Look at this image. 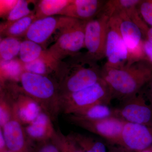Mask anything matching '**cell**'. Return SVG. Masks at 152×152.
Masks as SVG:
<instances>
[{
	"label": "cell",
	"instance_id": "cell-1",
	"mask_svg": "<svg viewBox=\"0 0 152 152\" xmlns=\"http://www.w3.org/2000/svg\"><path fill=\"white\" fill-rule=\"evenodd\" d=\"M102 79L107 85L112 100L120 102L138 94L152 79V68L142 61L120 68H101Z\"/></svg>",
	"mask_w": 152,
	"mask_h": 152
},
{
	"label": "cell",
	"instance_id": "cell-2",
	"mask_svg": "<svg viewBox=\"0 0 152 152\" xmlns=\"http://www.w3.org/2000/svg\"><path fill=\"white\" fill-rule=\"evenodd\" d=\"M19 81L22 91L34 101L53 121H56L61 113L58 80L50 76L24 72Z\"/></svg>",
	"mask_w": 152,
	"mask_h": 152
},
{
	"label": "cell",
	"instance_id": "cell-3",
	"mask_svg": "<svg viewBox=\"0 0 152 152\" xmlns=\"http://www.w3.org/2000/svg\"><path fill=\"white\" fill-rule=\"evenodd\" d=\"M72 58L67 63H61L57 79L60 95L84 89L102 78L101 68L97 63L86 61L80 54Z\"/></svg>",
	"mask_w": 152,
	"mask_h": 152
},
{
	"label": "cell",
	"instance_id": "cell-4",
	"mask_svg": "<svg viewBox=\"0 0 152 152\" xmlns=\"http://www.w3.org/2000/svg\"><path fill=\"white\" fill-rule=\"evenodd\" d=\"M87 22L64 16L62 23L57 30L54 43L46 49L52 56L61 61L67 56L79 55L85 47V31Z\"/></svg>",
	"mask_w": 152,
	"mask_h": 152
},
{
	"label": "cell",
	"instance_id": "cell-5",
	"mask_svg": "<svg viewBox=\"0 0 152 152\" xmlns=\"http://www.w3.org/2000/svg\"><path fill=\"white\" fill-rule=\"evenodd\" d=\"M60 97L61 113L65 115L75 113L95 104L108 105L112 101L109 87L102 78L91 86L60 95Z\"/></svg>",
	"mask_w": 152,
	"mask_h": 152
},
{
	"label": "cell",
	"instance_id": "cell-6",
	"mask_svg": "<svg viewBox=\"0 0 152 152\" xmlns=\"http://www.w3.org/2000/svg\"><path fill=\"white\" fill-rule=\"evenodd\" d=\"M110 17L101 13L87 21L85 27V47L87 52L83 55L85 60L94 63L105 57L107 33Z\"/></svg>",
	"mask_w": 152,
	"mask_h": 152
},
{
	"label": "cell",
	"instance_id": "cell-7",
	"mask_svg": "<svg viewBox=\"0 0 152 152\" xmlns=\"http://www.w3.org/2000/svg\"><path fill=\"white\" fill-rule=\"evenodd\" d=\"M68 121L104 139L109 145L120 146L123 128L126 122L116 117L88 120L66 115Z\"/></svg>",
	"mask_w": 152,
	"mask_h": 152
},
{
	"label": "cell",
	"instance_id": "cell-8",
	"mask_svg": "<svg viewBox=\"0 0 152 152\" xmlns=\"http://www.w3.org/2000/svg\"><path fill=\"white\" fill-rule=\"evenodd\" d=\"M114 117L126 122L152 127V107L147 102L142 90L121 102L113 108Z\"/></svg>",
	"mask_w": 152,
	"mask_h": 152
},
{
	"label": "cell",
	"instance_id": "cell-9",
	"mask_svg": "<svg viewBox=\"0 0 152 152\" xmlns=\"http://www.w3.org/2000/svg\"><path fill=\"white\" fill-rule=\"evenodd\" d=\"M128 49L120 33L116 17L110 18L105 48L107 62L104 66L107 67L120 68L126 64Z\"/></svg>",
	"mask_w": 152,
	"mask_h": 152
},
{
	"label": "cell",
	"instance_id": "cell-10",
	"mask_svg": "<svg viewBox=\"0 0 152 152\" xmlns=\"http://www.w3.org/2000/svg\"><path fill=\"white\" fill-rule=\"evenodd\" d=\"M3 135L9 151L12 152H31L34 143L29 138L25 126L18 115L16 104L13 114L2 128Z\"/></svg>",
	"mask_w": 152,
	"mask_h": 152
},
{
	"label": "cell",
	"instance_id": "cell-11",
	"mask_svg": "<svg viewBox=\"0 0 152 152\" xmlns=\"http://www.w3.org/2000/svg\"><path fill=\"white\" fill-rule=\"evenodd\" d=\"M152 145V127L126 122L119 146L128 152H139Z\"/></svg>",
	"mask_w": 152,
	"mask_h": 152
},
{
	"label": "cell",
	"instance_id": "cell-12",
	"mask_svg": "<svg viewBox=\"0 0 152 152\" xmlns=\"http://www.w3.org/2000/svg\"><path fill=\"white\" fill-rule=\"evenodd\" d=\"M105 2L102 0H71L59 15L88 21L101 14Z\"/></svg>",
	"mask_w": 152,
	"mask_h": 152
},
{
	"label": "cell",
	"instance_id": "cell-13",
	"mask_svg": "<svg viewBox=\"0 0 152 152\" xmlns=\"http://www.w3.org/2000/svg\"><path fill=\"white\" fill-rule=\"evenodd\" d=\"M63 18L64 17L60 16L36 19L25 36L26 39L33 41L42 46L59 28Z\"/></svg>",
	"mask_w": 152,
	"mask_h": 152
},
{
	"label": "cell",
	"instance_id": "cell-14",
	"mask_svg": "<svg viewBox=\"0 0 152 152\" xmlns=\"http://www.w3.org/2000/svg\"><path fill=\"white\" fill-rule=\"evenodd\" d=\"M113 16L116 17L118 19L120 33L127 48L128 52L141 46L143 41L142 37L143 35L137 24L125 13H121Z\"/></svg>",
	"mask_w": 152,
	"mask_h": 152
},
{
	"label": "cell",
	"instance_id": "cell-15",
	"mask_svg": "<svg viewBox=\"0 0 152 152\" xmlns=\"http://www.w3.org/2000/svg\"><path fill=\"white\" fill-rule=\"evenodd\" d=\"M25 129L29 138L34 143L52 139L56 130L51 119L43 112L32 122L26 125Z\"/></svg>",
	"mask_w": 152,
	"mask_h": 152
},
{
	"label": "cell",
	"instance_id": "cell-16",
	"mask_svg": "<svg viewBox=\"0 0 152 152\" xmlns=\"http://www.w3.org/2000/svg\"><path fill=\"white\" fill-rule=\"evenodd\" d=\"M61 62L52 56L46 49L39 58L23 64L24 70V72L42 75L50 76L53 74L57 79Z\"/></svg>",
	"mask_w": 152,
	"mask_h": 152
},
{
	"label": "cell",
	"instance_id": "cell-17",
	"mask_svg": "<svg viewBox=\"0 0 152 152\" xmlns=\"http://www.w3.org/2000/svg\"><path fill=\"white\" fill-rule=\"evenodd\" d=\"M19 88L16 99L17 112L22 124L27 125L32 122L42 111L34 101L22 91L20 87Z\"/></svg>",
	"mask_w": 152,
	"mask_h": 152
},
{
	"label": "cell",
	"instance_id": "cell-18",
	"mask_svg": "<svg viewBox=\"0 0 152 152\" xmlns=\"http://www.w3.org/2000/svg\"><path fill=\"white\" fill-rule=\"evenodd\" d=\"M140 0H109L106 1L102 13L110 18L121 13H125L132 20L139 15L137 6Z\"/></svg>",
	"mask_w": 152,
	"mask_h": 152
},
{
	"label": "cell",
	"instance_id": "cell-19",
	"mask_svg": "<svg viewBox=\"0 0 152 152\" xmlns=\"http://www.w3.org/2000/svg\"><path fill=\"white\" fill-rule=\"evenodd\" d=\"M36 20L35 12L12 23H3L0 26L1 35L20 38L25 37L33 22Z\"/></svg>",
	"mask_w": 152,
	"mask_h": 152
},
{
	"label": "cell",
	"instance_id": "cell-20",
	"mask_svg": "<svg viewBox=\"0 0 152 152\" xmlns=\"http://www.w3.org/2000/svg\"><path fill=\"white\" fill-rule=\"evenodd\" d=\"M71 0H41L38 1L34 9L36 19L59 15Z\"/></svg>",
	"mask_w": 152,
	"mask_h": 152
},
{
	"label": "cell",
	"instance_id": "cell-21",
	"mask_svg": "<svg viewBox=\"0 0 152 152\" xmlns=\"http://www.w3.org/2000/svg\"><path fill=\"white\" fill-rule=\"evenodd\" d=\"M68 135L73 139L83 152H108L105 144L99 139L75 132Z\"/></svg>",
	"mask_w": 152,
	"mask_h": 152
},
{
	"label": "cell",
	"instance_id": "cell-22",
	"mask_svg": "<svg viewBox=\"0 0 152 152\" xmlns=\"http://www.w3.org/2000/svg\"><path fill=\"white\" fill-rule=\"evenodd\" d=\"M71 115L78 118L88 120L102 119L114 117L113 108L103 103L95 104Z\"/></svg>",
	"mask_w": 152,
	"mask_h": 152
},
{
	"label": "cell",
	"instance_id": "cell-23",
	"mask_svg": "<svg viewBox=\"0 0 152 152\" xmlns=\"http://www.w3.org/2000/svg\"><path fill=\"white\" fill-rule=\"evenodd\" d=\"M1 83L7 81L16 82L20 80L24 72L23 64L18 59L11 61H1Z\"/></svg>",
	"mask_w": 152,
	"mask_h": 152
},
{
	"label": "cell",
	"instance_id": "cell-24",
	"mask_svg": "<svg viewBox=\"0 0 152 152\" xmlns=\"http://www.w3.org/2000/svg\"><path fill=\"white\" fill-rule=\"evenodd\" d=\"M45 50L35 42L25 39L21 43L19 59L23 64L31 62L42 56Z\"/></svg>",
	"mask_w": 152,
	"mask_h": 152
},
{
	"label": "cell",
	"instance_id": "cell-25",
	"mask_svg": "<svg viewBox=\"0 0 152 152\" xmlns=\"http://www.w3.org/2000/svg\"><path fill=\"white\" fill-rule=\"evenodd\" d=\"M22 41L18 38L6 37L0 42L1 61H11L19 55Z\"/></svg>",
	"mask_w": 152,
	"mask_h": 152
},
{
	"label": "cell",
	"instance_id": "cell-26",
	"mask_svg": "<svg viewBox=\"0 0 152 152\" xmlns=\"http://www.w3.org/2000/svg\"><path fill=\"white\" fill-rule=\"evenodd\" d=\"M52 139L61 152H83L73 139L64 134L59 129L55 131Z\"/></svg>",
	"mask_w": 152,
	"mask_h": 152
},
{
	"label": "cell",
	"instance_id": "cell-27",
	"mask_svg": "<svg viewBox=\"0 0 152 152\" xmlns=\"http://www.w3.org/2000/svg\"><path fill=\"white\" fill-rule=\"evenodd\" d=\"M32 1L18 0L16 5L6 18V21L4 23H8L15 21L33 13L34 11H31L29 8L30 3Z\"/></svg>",
	"mask_w": 152,
	"mask_h": 152
},
{
	"label": "cell",
	"instance_id": "cell-28",
	"mask_svg": "<svg viewBox=\"0 0 152 152\" xmlns=\"http://www.w3.org/2000/svg\"><path fill=\"white\" fill-rule=\"evenodd\" d=\"M137 10L143 20L152 28V1L141 0Z\"/></svg>",
	"mask_w": 152,
	"mask_h": 152
},
{
	"label": "cell",
	"instance_id": "cell-29",
	"mask_svg": "<svg viewBox=\"0 0 152 152\" xmlns=\"http://www.w3.org/2000/svg\"><path fill=\"white\" fill-rule=\"evenodd\" d=\"M31 152H61L52 139L34 143Z\"/></svg>",
	"mask_w": 152,
	"mask_h": 152
},
{
	"label": "cell",
	"instance_id": "cell-30",
	"mask_svg": "<svg viewBox=\"0 0 152 152\" xmlns=\"http://www.w3.org/2000/svg\"><path fill=\"white\" fill-rule=\"evenodd\" d=\"M18 1H8V0H1L0 5H1V17L2 18L7 17L11 11L15 7Z\"/></svg>",
	"mask_w": 152,
	"mask_h": 152
},
{
	"label": "cell",
	"instance_id": "cell-31",
	"mask_svg": "<svg viewBox=\"0 0 152 152\" xmlns=\"http://www.w3.org/2000/svg\"><path fill=\"white\" fill-rule=\"evenodd\" d=\"M143 61L147 62L152 68V45L147 39H143Z\"/></svg>",
	"mask_w": 152,
	"mask_h": 152
},
{
	"label": "cell",
	"instance_id": "cell-32",
	"mask_svg": "<svg viewBox=\"0 0 152 152\" xmlns=\"http://www.w3.org/2000/svg\"><path fill=\"white\" fill-rule=\"evenodd\" d=\"M144 96L149 104L152 107V79L142 89Z\"/></svg>",
	"mask_w": 152,
	"mask_h": 152
},
{
	"label": "cell",
	"instance_id": "cell-33",
	"mask_svg": "<svg viewBox=\"0 0 152 152\" xmlns=\"http://www.w3.org/2000/svg\"><path fill=\"white\" fill-rule=\"evenodd\" d=\"M9 151L3 135L2 131L0 129V152H7Z\"/></svg>",
	"mask_w": 152,
	"mask_h": 152
},
{
	"label": "cell",
	"instance_id": "cell-34",
	"mask_svg": "<svg viewBox=\"0 0 152 152\" xmlns=\"http://www.w3.org/2000/svg\"><path fill=\"white\" fill-rule=\"evenodd\" d=\"M108 152H128L123 148L122 147L119 146L114 145H109Z\"/></svg>",
	"mask_w": 152,
	"mask_h": 152
},
{
	"label": "cell",
	"instance_id": "cell-35",
	"mask_svg": "<svg viewBox=\"0 0 152 152\" xmlns=\"http://www.w3.org/2000/svg\"><path fill=\"white\" fill-rule=\"evenodd\" d=\"M143 36L146 37V39L152 45V28H147L144 33Z\"/></svg>",
	"mask_w": 152,
	"mask_h": 152
},
{
	"label": "cell",
	"instance_id": "cell-36",
	"mask_svg": "<svg viewBox=\"0 0 152 152\" xmlns=\"http://www.w3.org/2000/svg\"><path fill=\"white\" fill-rule=\"evenodd\" d=\"M139 152H152V151L148 148L147 149L143 150V151Z\"/></svg>",
	"mask_w": 152,
	"mask_h": 152
},
{
	"label": "cell",
	"instance_id": "cell-37",
	"mask_svg": "<svg viewBox=\"0 0 152 152\" xmlns=\"http://www.w3.org/2000/svg\"><path fill=\"white\" fill-rule=\"evenodd\" d=\"M149 148H150V149L151 150V151H152V145Z\"/></svg>",
	"mask_w": 152,
	"mask_h": 152
},
{
	"label": "cell",
	"instance_id": "cell-38",
	"mask_svg": "<svg viewBox=\"0 0 152 152\" xmlns=\"http://www.w3.org/2000/svg\"><path fill=\"white\" fill-rule=\"evenodd\" d=\"M7 152H12L10 151H8Z\"/></svg>",
	"mask_w": 152,
	"mask_h": 152
}]
</instances>
